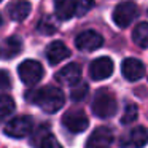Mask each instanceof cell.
<instances>
[{"label": "cell", "mask_w": 148, "mask_h": 148, "mask_svg": "<svg viewBox=\"0 0 148 148\" xmlns=\"http://www.w3.org/2000/svg\"><path fill=\"white\" fill-rule=\"evenodd\" d=\"M62 124L67 127V131L73 132V134H80V132L88 129L89 119H88L86 113L83 110H72V112H67L64 115Z\"/></svg>", "instance_id": "obj_6"}, {"label": "cell", "mask_w": 148, "mask_h": 148, "mask_svg": "<svg viewBox=\"0 0 148 148\" xmlns=\"http://www.w3.org/2000/svg\"><path fill=\"white\" fill-rule=\"evenodd\" d=\"M94 7V0H77V13L83 16Z\"/></svg>", "instance_id": "obj_21"}, {"label": "cell", "mask_w": 148, "mask_h": 148, "mask_svg": "<svg viewBox=\"0 0 148 148\" xmlns=\"http://www.w3.org/2000/svg\"><path fill=\"white\" fill-rule=\"evenodd\" d=\"M113 61L107 56H102V58H97L91 62L89 65V77L96 81H100V80H107L110 75L113 73Z\"/></svg>", "instance_id": "obj_10"}, {"label": "cell", "mask_w": 148, "mask_h": 148, "mask_svg": "<svg viewBox=\"0 0 148 148\" xmlns=\"http://www.w3.org/2000/svg\"><path fill=\"white\" fill-rule=\"evenodd\" d=\"M118 110V102L116 97L112 91H108L107 88L97 91L96 97L92 100V112L96 116L105 119V118H112Z\"/></svg>", "instance_id": "obj_2"}, {"label": "cell", "mask_w": 148, "mask_h": 148, "mask_svg": "<svg viewBox=\"0 0 148 148\" xmlns=\"http://www.w3.org/2000/svg\"><path fill=\"white\" fill-rule=\"evenodd\" d=\"M32 11V5H30L29 0H14L11 3H8L7 7V13L10 16V19L21 23L24 21Z\"/></svg>", "instance_id": "obj_14"}, {"label": "cell", "mask_w": 148, "mask_h": 148, "mask_svg": "<svg viewBox=\"0 0 148 148\" xmlns=\"http://www.w3.org/2000/svg\"><path fill=\"white\" fill-rule=\"evenodd\" d=\"M32 147L35 148H62L61 143L56 140V137L49 132L48 126L43 124L35 131L32 137Z\"/></svg>", "instance_id": "obj_12"}, {"label": "cell", "mask_w": 148, "mask_h": 148, "mask_svg": "<svg viewBox=\"0 0 148 148\" xmlns=\"http://www.w3.org/2000/svg\"><path fill=\"white\" fill-rule=\"evenodd\" d=\"M137 116H138V108H137V105H134V103H129V105L126 107L123 116H121V124H131V123H134L135 119H137Z\"/></svg>", "instance_id": "obj_20"}, {"label": "cell", "mask_w": 148, "mask_h": 148, "mask_svg": "<svg viewBox=\"0 0 148 148\" xmlns=\"http://www.w3.org/2000/svg\"><path fill=\"white\" fill-rule=\"evenodd\" d=\"M103 45V38L96 30H83L75 38V46L80 51H94Z\"/></svg>", "instance_id": "obj_9"}, {"label": "cell", "mask_w": 148, "mask_h": 148, "mask_svg": "<svg viewBox=\"0 0 148 148\" xmlns=\"http://www.w3.org/2000/svg\"><path fill=\"white\" fill-rule=\"evenodd\" d=\"M132 40L140 48H148V23H138L134 27Z\"/></svg>", "instance_id": "obj_18"}, {"label": "cell", "mask_w": 148, "mask_h": 148, "mask_svg": "<svg viewBox=\"0 0 148 148\" xmlns=\"http://www.w3.org/2000/svg\"><path fill=\"white\" fill-rule=\"evenodd\" d=\"M54 13L61 21H69L77 13V0H54Z\"/></svg>", "instance_id": "obj_16"}, {"label": "cell", "mask_w": 148, "mask_h": 148, "mask_svg": "<svg viewBox=\"0 0 148 148\" xmlns=\"http://www.w3.org/2000/svg\"><path fill=\"white\" fill-rule=\"evenodd\" d=\"M88 94V84H80V86L72 89V99L73 100H81Z\"/></svg>", "instance_id": "obj_24"}, {"label": "cell", "mask_w": 148, "mask_h": 148, "mask_svg": "<svg viewBox=\"0 0 148 148\" xmlns=\"http://www.w3.org/2000/svg\"><path fill=\"white\" fill-rule=\"evenodd\" d=\"M121 72L123 77L127 81H137L145 75V65L142 64V61H138L135 58H127L123 61Z\"/></svg>", "instance_id": "obj_13"}, {"label": "cell", "mask_w": 148, "mask_h": 148, "mask_svg": "<svg viewBox=\"0 0 148 148\" xmlns=\"http://www.w3.org/2000/svg\"><path fill=\"white\" fill-rule=\"evenodd\" d=\"M38 30L43 32V34H54L56 32V26L49 18H45V19L38 24Z\"/></svg>", "instance_id": "obj_22"}, {"label": "cell", "mask_w": 148, "mask_h": 148, "mask_svg": "<svg viewBox=\"0 0 148 148\" xmlns=\"http://www.w3.org/2000/svg\"><path fill=\"white\" fill-rule=\"evenodd\" d=\"M115 135L113 131L107 126H99L86 142V148H110L113 145Z\"/></svg>", "instance_id": "obj_8"}, {"label": "cell", "mask_w": 148, "mask_h": 148, "mask_svg": "<svg viewBox=\"0 0 148 148\" xmlns=\"http://www.w3.org/2000/svg\"><path fill=\"white\" fill-rule=\"evenodd\" d=\"M148 143V131L143 126L132 127L119 142L121 148H142Z\"/></svg>", "instance_id": "obj_7"}, {"label": "cell", "mask_w": 148, "mask_h": 148, "mask_svg": "<svg viewBox=\"0 0 148 148\" xmlns=\"http://www.w3.org/2000/svg\"><path fill=\"white\" fill-rule=\"evenodd\" d=\"M21 49H23V42L18 37H8L3 48H2V54H3V58L11 59V58L19 54Z\"/></svg>", "instance_id": "obj_17"}, {"label": "cell", "mask_w": 148, "mask_h": 148, "mask_svg": "<svg viewBox=\"0 0 148 148\" xmlns=\"http://www.w3.org/2000/svg\"><path fill=\"white\" fill-rule=\"evenodd\" d=\"M18 73H19V78L23 83L29 84H37L45 75V70H43V65L40 64L38 61H34V59H27V61L21 62L19 67H18Z\"/></svg>", "instance_id": "obj_3"}, {"label": "cell", "mask_w": 148, "mask_h": 148, "mask_svg": "<svg viewBox=\"0 0 148 148\" xmlns=\"http://www.w3.org/2000/svg\"><path fill=\"white\" fill-rule=\"evenodd\" d=\"M67 58H70V49L62 42H53L48 45V48H46V59H48V62L51 65L61 64Z\"/></svg>", "instance_id": "obj_15"}, {"label": "cell", "mask_w": 148, "mask_h": 148, "mask_svg": "<svg viewBox=\"0 0 148 148\" xmlns=\"http://www.w3.org/2000/svg\"><path fill=\"white\" fill-rule=\"evenodd\" d=\"M56 80L61 84L65 86H75L77 83H80L81 80V67L77 62H72V64L62 67L61 70L56 73Z\"/></svg>", "instance_id": "obj_11"}, {"label": "cell", "mask_w": 148, "mask_h": 148, "mask_svg": "<svg viewBox=\"0 0 148 148\" xmlns=\"http://www.w3.org/2000/svg\"><path fill=\"white\" fill-rule=\"evenodd\" d=\"M0 26H2V16H0Z\"/></svg>", "instance_id": "obj_25"}, {"label": "cell", "mask_w": 148, "mask_h": 148, "mask_svg": "<svg viewBox=\"0 0 148 148\" xmlns=\"http://www.w3.org/2000/svg\"><path fill=\"white\" fill-rule=\"evenodd\" d=\"M11 88V80H10V73L7 70H0V94L3 91Z\"/></svg>", "instance_id": "obj_23"}, {"label": "cell", "mask_w": 148, "mask_h": 148, "mask_svg": "<svg viewBox=\"0 0 148 148\" xmlns=\"http://www.w3.org/2000/svg\"><path fill=\"white\" fill-rule=\"evenodd\" d=\"M32 129H34L32 118L27 115H21L13 118L5 126V134L13 138H23V137H27L32 132Z\"/></svg>", "instance_id": "obj_5"}, {"label": "cell", "mask_w": 148, "mask_h": 148, "mask_svg": "<svg viewBox=\"0 0 148 148\" xmlns=\"http://www.w3.org/2000/svg\"><path fill=\"white\" fill-rule=\"evenodd\" d=\"M14 108H16V103H14L13 97L2 94L0 96V123L3 121L5 118H8L14 112Z\"/></svg>", "instance_id": "obj_19"}, {"label": "cell", "mask_w": 148, "mask_h": 148, "mask_svg": "<svg viewBox=\"0 0 148 148\" xmlns=\"http://www.w3.org/2000/svg\"><path fill=\"white\" fill-rule=\"evenodd\" d=\"M26 99L29 102L38 105L46 113H56L64 107L65 97L61 89L54 86H43L40 89H32L26 94Z\"/></svg>", "instance_id": "obj_1"}, {"label": "cell", "mask_w": 148, "mask_h": 148, "mask_svg": "<svg viewBox=\"0 0 148 148\" xmlns=\"http://www.w3.org/2000/svg\"><path fill=\"white\" fill-rule=\"evenodd\" d=\"M137 14L138 8L134 2H123V3L116 5V8L113 10V23L121 29H126L132 24Z\"/></svg>", "instance_id": "obj_4"}]
</instances>
